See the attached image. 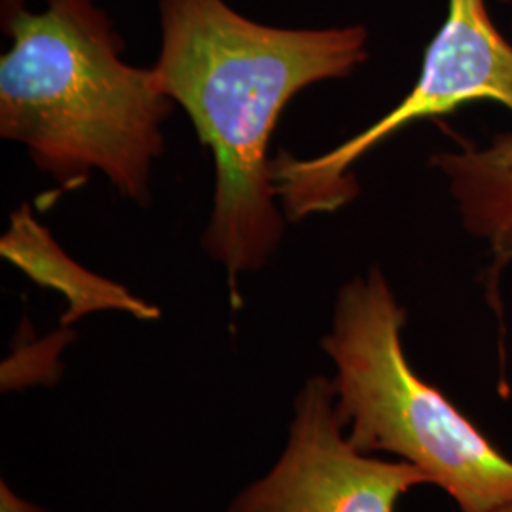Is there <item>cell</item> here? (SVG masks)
<instances>
[{
	"label": "cell",
	"mask_w": 512,
	"mask_h": 512,
	"mask_svg": "<svg viewBox=\"0 0 512 512\" xmlns=\"http://www.w3.org/2000/svg\"><path fill=\"white\" fill-rule=\"evenodd\" d=\"M501 512H512V505L511 507H507V509H503Z\"/></svg>",
	"instance_id": "cell-9"
},
{
	"label": "cell",
	"mask_w": 512,
	"mask_h": 512,
	"mask_svg": "<svg viewBox=\"0 0 512 512\" xmlns=\"http://www.w3.org/2000/svg\"><path fill=\"white\" fill-rule=\"evenodd\" d=\"M160 54L150 67L211 150L215 196L203 249L239 277L274 256L285 232L268 156L281 112L306 88L348 78L368 59L363 25L289 29L239 14L226 0H158Z\"/></svg>",
	"instance_id": "cell-1"
},
{
	"label": "cell",
	"mask_w": 512,
	"mask_h": 512,
	"mask_svg": "<svg viewBox=\"0 0 512 512\" xmlns=\"http://www.w3.org/2000/svg\"><path fill=\"white\" fill-rule=\"evenodd\" d=\"M0 249L2 256L14 262L35 283L65 296L69 304L63 315L65 325L95 311H124L141 321L160 317L156 306L129 293L120 283L92 274L74 262L31 217L27 207H21L12 217V226L2 238Z\"/></svg>",
	"instance_id": "cell-7"
},
{
	"label": "cell",
	"mask_w": 512,
	"mask_h": 512,
	"mask_svg": "<svg viewBox=\"0 0 512 512\" xmlns=\"http://www.w3.org/2000/svg\"><path fill=\"white\" fill-rule=\"evenodd\" d=\"M425 484L431 482L418 467L357 450L332 380L311 376L294 399L283 454L232 499L228 512H395L404 495Z\"/></svg>",
	"instance_id": "cell-5"
},
{
	"label": "cell",
	"mask_w": 512,
	"mask_h": 512,
	"mask_svg": "<svg viewBox=\"0 0 512 512\" xmlns=\"http://www.w3.org/2000/svg\"><path fill=\"white\" fill-rule=\"evenodd\" d=\"M406 310L378 266L336 298L321 348L334 365L336 408L351 444L418 467L459 512L512 505V459L410 365Z\"/></svg>",
	"instance_id": "cell-3"
},
{
	"label": "cell",
	"mask_w": 512,
	"mask_h": 512,
	"mask_svg": "<svg viewBox=\"0 0 512 512\" xmlns=\"http://www.w3.org/2000/svg\"><path fill=\"white\" fill-rule=\"evenodd\" d=\"M437 171L446 181L465 230L492 256L484 285L499 291L501 275L512 266V131L476 145L439 152Z\"/></svg>",
	"instance_id": "cell-6"
},
{
	"label": "cell",
	"mask_w": 512,
	"mask_h": 512,
	"mask_svg": "<svg viewBox=\"0 0 512 512\" xmlns=\"http://www.w3.org/2000/svg\"><path fill=\"white\" fill-rule=\"evenodd\" d=\"M497 103L512 112V44L490 18L486 0H448L446 18L425 50L420 78L384 118L313 158L279 152L270 173L287 220L334 213L361 186L353 167L401 129L454 114L471 103Z\"/></svg>",
	"instance_id": "cell-4"
},
{
	"label": "cell",
	"mask_w": 512,
	"mask_h": 512,
	"mask_svg": "<svg viewBox=\"0 0 512 512\" xmlns=\"http://www.w3.org/2000/svg\"><path fill=\"white\" fill-rule=\"evenodd\" d=\"M0 512H46L38 509L35 505L23 501L21 497L14 494L6 484L0 486Z\"/></svg>",
	"instance_id": "cell-8"
},
{
	"label": "cell",
	"mask_w": 512,
	"mask_h": 512,
	"mask_svg": "<svg viewBox=\"0 0 512 512\" xmlns=\"http://www.w3.org/2000/svg\"><path fill=\"white\" fill-rule=\"evenodd\" d=\"M10 40L0 57V135L40 173L73 190L101 173L118 194L150 202L173 110L152 69L129 65L124 40L95 0H2Z\"/></svg>",
	"instance_id": "cell-2"
}]
</instances>
